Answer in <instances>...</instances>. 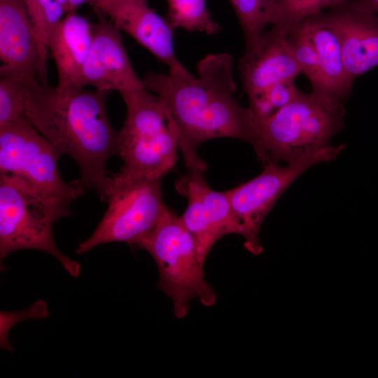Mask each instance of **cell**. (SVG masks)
Segmentation results:
<instances>
[{
	"mask_svg": "<svg viewBox=\"0 0 378 378\" xmlns=\"http://www.w3.org/2000/svg\"><path fill=\"white\" fill-rule=\"evenodd\" d=\"M47 304L43 300L36 302L31 307L18 312H1V346L12 350L8 342V331L13 324L24 318H43L48 316Z\"/></svg>",
	"mask_w": 378,
	"mask_h": 378,
	"instance_id": "d4e9b609",
	"label": "cell"
},
{
	"mask_svg": "<svg viewBox=\"0 0 378 378\" xmlns=\"http://www.w3.org/2000/svg\"><path fill=\"white\" fill-rule=\"evenodd\" d=\"M204 173L199 176V187L214 240L217 241L230 234L241 235V229L234 216L226 191H216L210 188Z\"/></svg>",
	"mask_w": 378,
	"mask_h": 378,
	"instance_id": "ac0fdd59",
	"label": "cell"
},
{
	"mask_svg": "<svg viewBox=\"0 0 378 378\" xmlns=\"http://www.w3.org/2000/svg\"><path fill=\"white\" fill-rule=\"evenodd\" d=\"M286 38L302 72L310 81L312 90L328 94L322 78L316 49L304 23L301 21L290 27Z\"/></svg>",
	"mask_w": 378,
	"mask_h": 378,
	"instance_id": "ffe728a7",
	"label": "cell"
},
{
	"mask_svg": "<svg viewBox=\"0 0 378 378\" xmlns=\"http://www.w3.org/2000/svg\"><path fill=\"white\" fill-rule=\"evenodd\" d=\"M278 0H229L242 29L245 49L252 47L266 31Z\"/></svg>",
	"mask_w": 378,
	"mask_h": 378,
	"instance_id": "7402d4cb",
	"label": "cell"
},
{
	"mask_svg": "<svg viewBox=\"0 0 378 378\" xmlns=\"http://www.w3.org/2000/svg\"><path fill=\"white\" fill-rule=\"evenodd\" d=\"M233 67L231 55L210 54L197 64V77L150 71L141 79L144 88L155 93L169 111L178 130L179 148L190 171H206L207 166L197 152L206 141L232 138L256 148L251 113L234 98Z\"/></svg>",
	"mask_w": 378,
	"mask_h": 378,
	"instance_id": "6da1fadb",
	"label": "cell"
},
{
	"mask_svg": "<svg viewBox=\"0 0 378 378\" xmlns=\"http://www.w3.org/2000/svg\"><path fill=\"white\" fill-rule=\"evenodd\" d=\"M71 202L42 191L22 177L0 172V258L22 249L54 256L72 276L80 265L58 248L52 233L55 223L71 214Z\"/></svg>",
	"mask_w": 378,
	"mask_h": 378,
	"instance_id": "277c9868",
	"label": "cell"
},
{
	"mask_svg": "<svg viewBox=\"0 0 378 378\" xmlns=\"http://www.w3.org/2000/svg\"><path fill=\"white\" fill-rule=\"evenodd\" d=\"M25 80L0 78V126L26 120Z\"/></svg>",
	"mask_w": 378,
	"mask_h": 378,
	"instance_id": "cb8c5ba5",
	"label": "cell"
},
{
	"mask_svg": "<svg viewBox=\"0 0 378 378\" xmlns=\"http://www.w3.org/2000/svg\"><path fill=\"white\" fill-rule=\"evenodd\" d=\"M92 41V24L75 12L67 13L55 27L48 41V49L55 62L58 88L74 87Z\"/></svg>",
	"mask_w": 378,
	"mask_h": 378,
	"instance_id": "9a60e30c",
	"label": "cell"
},
{
	"mask_svg": "<svg viewBox=\"0 0 378 378\" xmlns=\"http://www.w3.org/2000/svg\"><path fill=\"white\" fill-rule=\"evenodd\" d=\"M66 13H73L83 4H90L93 0H57Z\"/></svg>",
	"mask_w": 378,
	"mask_h": 378,
	"instance_id": "484cf974",
	"label": "cell"
},
{
	"mask_svg": "<svg viewBox=\"0 0 378 378\" xmlns=\"http://www.w3.org/2000/svg\"><path fill=\"white\" fill-rule=\"evenodd\" d=\"M37 39L39 60L37 69L38 80L48 83V41L49 36L62 20L65 13L57 0H21Z\"/></svg>",
	"mask_w": 378,
	"mask_h": 378,
	"instance_id": "e0dca14e",
	"label": "cell"
},
{
	"mask_svg": "<svg viewBox=\"0 0 378 378\" xmlns=\"http://www.w3.org/2000/svg\"><path fill=\"white\" fill-rule=\"evenodd\" d=\"M127 115L118 132V155L123 161L120 172L161 178L178 159L177 127L162 99L145 88L120 93Z\"/></svg>",
	"mask_w": 378,
	"mask_h": 378,
	"instance_id": "5b68a950",
	"label": "cell"
},
{
	"mask_svg": "<svg viewBox=\"0 0 378 378\" xmlns=\"http://www.w3.org/2000/svg\"><path fill=\"white\" fill-rule=\"evenodd\" d=\"M0 78H37L38 44L21 0H0Z\"/></svg>",
	"mask_w": 378,
	"mask_h": 378,
	"instance_id": "5bb4252c",
	"label": "cell"
},
{
	"mask_svg": "<svg viewBox=\"0 0 378 378\" xmlns=\"http://www.w3.org/2000/svg\"><path fill=\"white\" fill-rule=\"evenodd\" d=\"M292 80L279 82L252 97L248 98L254 122L272 116L289 104L299 93Z\"/></svg>",
	"mask_w": 378,
	"mask_h": 378,
	"instance_id": "603a6c76",
	"label": "cell"
},
{
	"mask_svg": "<svg viewBox=\"0 0 378 378\" xmlns=\"http://www.w3.org/2000/svg\"><path fill=\"white\" fill-rule=\"evenodd\" d=\"M60 155L29 122L0 126V172L22 177L42 191L71 202L84 192L79 180L65 182L59 174Z\"/></svg>",
	"mask_w": 378,
	"mask_h": 378,
	"instance_id": "9c48e42d",
	"label": "cell"
},
{
	"mask_svg": "<svg viewBox=\"0 0 378 378\" xmlns=\"http://www.w3.org/2000/svg\"><path fill=\"white\" fill-rule=\"evenodd\" d=\"M316 49L326 92L345 102L352 91L346 73L337 35L321 12L302 21Z\"/></svg>",
	"mask_w": 378,
	"mask_h": 378,
	"instance_id": "2e32d148",
	"label": "cell"
},
{
	"mask_svg": "<svg viewBox=\"0 0 378 378\" xmlns=\"http://www.w3.org/2000/svg\"><path fill=\"white\" fill-rule=\"evenodd\" d=\"M167 22L172 28L215 34L220 26L211 18L205 0H167Z\"/></svg>",
	"mask_w": 378,
	"mask_h": 378,
	"instance_id": "d6986e66",
	"label": "cell"
},
{
	"mask_svg": "<svg viewBox=\"0 0 378 378\" xmlns=\"http://www.w3.org/2000/svg\"><path fill=\"white\" fill-rule=\"evenodd\" d=\"M161 181L120 171L111 175L106 211L90 237L78 246L76 253L110 242L138 246L169 210L163 201Z\"/></svg>",
	"mask_w": 378,
	"mask_h": 378,
	"instance_id": "52a82bcc",
	"label": "cell"
},
{
	"mask_svg": "<svg viewBox=\"0 0 378 378\" xmlns=\"http://www.w3.org/2000/svg\"><path fill=\"white\" fill-rule=\"evenodd\" d=\"M26 120L58 153L77 163L84 188L106 202L111 176L107 162L118 155V136L106 110L109 91L53 87L38 78L26 80Z\"/></svg>",
	"mask_w": 378,
	"mask_h": 378,
	"instance_id": "7a4b0ae2",
	"label": "cell"
},
{
	"mask_svg": "<svg viewBox=\"0 0 378 378\" xmlns=\"http://www.w3.org/2000/svg\"><path fill=\"white\" fill-rule=\"evenodd\" d=\"M339 38L349 80L378 66V15L361 0H346L321 11Z\"/></svg>",
	"mask_w": 378,
	"mask_h": 378,
	"instance_id": "8fae6325",
	"label": "cell"
},
{
	"mask_svg": "<svg viewBox=\"0 0 378 378\" xmlns=\"http://www.w3.org/2000/svg\"><path fill=\"white\" fill-rule=\"evenodd\" d=\"M345 145H331L310 156L281 167L264 164L262 172L253 178L226 190L232 211L244 238V246L252 254L259 255L262 246L259 239L261 224L287 188L304 171L321 162L334 160Z\"/></svg>",
	"mask_w": 378,
	"mask_h": 378,
	"instance_id": "ba28073f",
	"label": "cell"
},
{
	"mask_svg": "<svg viewBox=\"0 0 378 378\" xmlns=\"http://www.w3.org/2000/svg\"><path fill=\"white\" fill-rule=\"evenodd\" d=\"M238 70L248 98L279 82L294 80L302 72L286 35L271 29L252 47L245 49Z\"/></svg>",
	"mask_w": 378,
	"mask_h": 378,
	"instance_id": "4fadbf2b",
	"label": "cell"
},
{
	"mask_svg": "<svg viewBox=\"0 0 378 378\" xmlns=\"http://www.w3.org/2000/svg\"><path fill=\"white\" fill-rule=\"evenodd\" d=\"M346 0H278L271 14L270 29L286 35L303 20Z\"/></svg>",
	"mask_w": 378,
	"mask_h": 378,
	"instance_id": "44dd1931",
	"label": "cell"
},
{
	"mask_svg": "<svg viewBox=\"0 0 378 378\" xmlns=\"http://www.w3.org/2000/svg\"><path fill=\"white\" fill-rule=\"evenodd\" d=\"M92 28L91 47L73 88L91 85L120 93L144 88L130 62L120 30L103 18L92 24Z\"/></svg>",
	"mask_w": 378,
	"mask_h": 378,
	"instance_id": "30bf717a",
	"label": "cell"
},
{
	"mask_svg": "<svg viewBox=\"0 0 378 378\" xmlns=\"http://www.w3.org/2000/svg\"><path fill=\"white\" fill-rule=\"evenodd\" d=\"M147 251L159 272L158 288L172 301L176 318H184L190 302L215 304L216 294L206 281L191 234L169 209L154 232L137 246Z\"/></svg>",
	"mask_w": 378,
	"mask_h": 378,
	"instance_id": "8992f818",
	"label": "cell"
},
{
	"mask_svg": "<svg viewBox=\"0 0 378 378\" xmlns=\"http://www.w3.org/2000/svg\"><path fill=\"white\" fill-rule=\"evenodd\" d=\"M376 14L378 15V0H361Z\"/></svg>",
	"mask_w": 378,
	"mask_h": 378,
	"instance_id": "4316f807",
	"label": "cell"
},
{
	"mask_svg": "<svg viewBox=\"0 0 378 378\" xmlns=\"http://www.w3.org/2000/svg\"><path fill=\"white\" fill-rule=\"evenodd\" d=\"M343 103L326 93L300 91L276 113L255 123L258 159L263 164H289L330 146L344 127Z\"/></svg>",
	"mask_w": 378,
	"mask_h": 378,
	"instance_id": "3957f363",
	"label": "cell"
},
{
	"mask_svg": "<svg viewBox=\"0 0 378 378\" xmlns=\"http://www.w3.org/2000/svg\"><path fill=\"white\" fill-rule=\"evenodd\" d=\"M91 5L167 65L169 74L178 77L192 75L175 55L173 29L148 6L147 0H93Z\"/></svg>",
	"mask_w": 378,
	"mask_h": 378,
	"instance_id": "7c38bea8",
	"label": "cell"
}]
</instances>
